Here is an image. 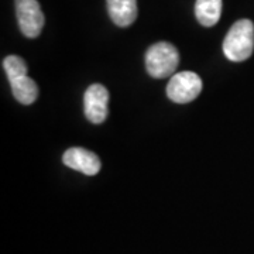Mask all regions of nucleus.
Segmentation results:
<instances>
[{
  "label": "nucleus",
  "instance_id": "6",
  "mask_svg": "<svg viewBox=\"0 0 254 254\" xmlns=\"http://www.w3.org/2000/svg\"><path fill=\"white\" fill-rule=\"evenodd\" d=\"M63 163L68 168H72L75 171H79V173L89 175V177L96 175L102 167L99 157L82 147L68 148L63 155Z\"/></svg>",
  "mask_w": 254,
  "mask_h": 254
},
{
  "label": "nucleus",
  "instance_id": "10",
  "mask_svg": "<svg viewBox=\"0 0 254 254\" xmlns=\"http://www.w3.org/2000/svg\"><path fill=\"white\" fill-rule=\"evenodd\" d=\"M3 68H4L10 82L17 79V78H21V76H26L28 71L26 61L21 57H17V55L6 57L3 60Z\"/></svg>",
  "mask_w": 254,
  "mask_h": 254
},
{
  "label": "nucleus",
  "instance_id": "2",
  "mask_svg": "<svg viewBox=\"0 0 254 254\" xmlns=\"http://www.w3.org/2000/svg\"><path fill=\"white\" fill-rule=\"evenodd\" d=\"M180 64L178 50L167 41L151 46L145 53V68L150 76L163 79L175 73Z\"/></svg>",
  "mask_w": 254,
  "mask_h": 254
},
{
  "label": "nucleus",
  "instance_id": "3",
  "mask_svg": "<svg viewBox=\"0 0 254 254\" xmlns=\"http://www.w3.org/2000/svg\"><path fill=\"white\" fill-rule=\"evenodd\" d=\"M202 92V79L198 73L184 71L171 76L167 85V96L175 103H190Z\"/></svg>",
  "mask_w": 254,
  "mask_h": 254
},
{
  "label": "nucleus",
  "instance_id": "9",
  "mask_svg": "<svg viewBox=\"0 0 254 254\" xmlns=\"http://www.w3.org/2000/svg\"><path fill=\"white\" fill-rule=\"evenodd\" d=\"M10 85H11V92H13L14 99L20 102L21 105H31L38 98V86L27 75L11 81Z\"/></svg>",
  "mask_w": 254,
  "mask_h": 254
},
{
  "label": "nucleus",
  "instance_id": "8",
  "mask_svg": "<svg viewBox=\"0 0 254 254\" xmlns=\"http://www.w3.org/2000/svg\"><path fill=\"white\" fill-rule=\"evenodd\" d=\"M222 14V0H196L195 16L203 27L215 26Z\"/></svg>",
  "mask_w": 254,
  "mask_h": 254
},
{
  "label": "nucleus",
  "instance_id": "5",
  "mask_svg": "<svg viewBox=\"0 0 254 254\" xmlns=\"http://www.w3.org/2000/svg\"><path fill=\"white\" fill-rule=\"evenodd\" d=\"M108 103H109L108 89L100 83L91 85L83 95V112L86 119L95 125L103 123L109 115Z\"/></svg>",
  "mask_w": 254,
  "mask_h": 254
},
{
  "label": "nucleus",
  "instance_id": "1",
  "mask_svg": "<svg viewBox=\"0 0 254 254\" xmlns=\"http://www.w3.org/2000/svg\"><path fill=\"white\" fill-rule=\"evenodd\" d=\"M254 50L253 21L243 18L236 21L227 31L223 41V54L233 63H242L250 58Z\"/></svg>",
  "mask_w": 254,
  "mask_h": 254
},
{
  "label": "nucleus",
  "instance_id": "4",
  "mask_svg": "<svg viewBox=\"0 0 254 254\" xmlns=\"http://www.w3.org/2000/svg\"><path fill=\"white\" fill-rule=\"evenodd\" d=\"M18 27L27 38H36L44 27V14L38 0H16Z\"/></svg>",
  "mask_w": 254,
  "mask_h": 254
},
{
  "label": "nucleus",
  "instance_id": "7",
  "mask_svg": "<svg viewBox=\"0 0 254 254\" xmlns=\"http://www.w3.org/2000/svg\"><path fill=\"white\" fill-rule=\"evenodd\" d=\"M112 21L119 27H128L137 18V0H106Z\"/></svg>",
  "mask_w": 254,
  "mask_h": 254
}]
</instances>
